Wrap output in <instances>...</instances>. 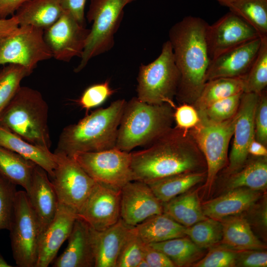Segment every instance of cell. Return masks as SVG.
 Returning a JSON list of instances; mask_svg holds the SVG:
<instances>
[{
  "label": "cell",
  "instance_id": "17",
  "mask_svg": "<svg viewBox=\"0 0 267 267\" xmlns=\"http://www.w3.org/2000/svg\"><path fill=\"white\" fill-rule=\"evenodd\" d=\"M163 213V203L147 183L132 180L121 189L120 217L128 225L135 226Z\"/></svg>",
  "mask_w": 267,
  "mask_h": 267
},
{
  "label": "cell",
  "instance_id": "15",
  "mask_svg": "<svg viewBox=\"0 0 267 267\" xmlns=\"http://www.w3.org/2000/svg\"><path fill=\"white\" fill-rule=\"evenodd\" d=\"M259 37L254 28L230 11L208 25L206 39L210 60L228 49Z\"/></svg>",
  "mask_w": 267,
  "mask_h": 267
},
{
  "label": "cell",
  "instance_id": "23",
  "mask_svg": "<svg viewBox=\"0 0 267 267\" xmlns=\"http://www.w3.org/2000/svg\"><path fill=\"white\" fill-rule=\"evenodd\" d=\"M260 195L259 191L247 188L232 189L203 203L202 208L206 217L220 220L245 211L253 205Z\"/></svg>",
  "mask_w": 267,
  "mask_h": 267
},
{
  "label": "cell",
  "instance_id": "47",
  "mask_svg": "<svg viewBox=\"0 0 267 267\" xmlns=\"http://www.w3.org/2000/svg\"><path fill=\"white\" fill-rule=\"evenodd\" d=\"M87 0H61L64 11L68 12L81 25L86 26L85 6Z\"/></svg>",
  "mask_w": 267,
  "mask_h": 267
},
{
  "label": "cell",
  "instance_id": "13",
  "mask_svg": "<svg viewBox=\"0 0 267 267\" xmlns=\"http://www.w3.org/2000/svg\"><path fill=\"white\" fill-rule=\"evenodd\" d=\"M90 29L81 25L68 12L44 30V40L56 60L70 62L75 56L81 57Z\"/></svg>",
  "mask_w": 267,
  "mask_h": 267
},
{
  "label": "cell",
  "instance_id": "38",
  "mask_svg": "<svg viewBox=\"0 0 267 267\" xmlns=\"http://www.w3.org/2000/svg\"><path fill=\"white\" fill-rule=\"evenodd\" d=\"M242 94L221 99L198 111L200 120L211 123H221L232 117L238 111Z\"/></svg>",
  "mask_w": 267,
  "mask_h": 267
},
{
  "label": "cell",
  "instance_id": "34",
  "mask_svg": "<svg viewBox=\"0 0 267 267\" xmlns=\"http://www.w3.org/2000/svg\"><path fill=\"white\" fill-rule=\"evenodd\" d=\"M228 7L254 28L260 37L267 36V0H235Z\"/></svg>",
  "mask_w": 267,
  "mask_h": 267
},
{
  "label": "cell",
  "instance_id": "25",
  "mask_svg": "<svg viewBox=\"0 0 267 267\" xmlns=\"http://www.w3.org/2000/svg\"><path fill=\"white\" fill-rule=\"evenodd\" d=\"M61 0H28L16 11L19 25L48 28L62 15Z\"/></svg>",
  "mask_w": 267,
  "mask_h": 267
},
{
  "label": "cell",
  "instance_id": "55",
  "mask_svg": "<svg viewBox=\"0 0 267 267\" xmlns=\"http://www.w3.org/2000/svg\"></svg>",
  "mask_w": 267,
  "mask_h": 267
},
{
  "label": "cell",
  "instance_id": "31",
  "mask_svg": "<svg viewBox=\"0 0 267 267\" xmlns=\"http://www.w3.org/2000/svg\"><path fill=\"white\" fill-rule=\"evenodd\" d=\"M244 92L242 78H219L207 81L192 105L199 111L212 103Z\"/></svg>",
  "mask_w": 267,
  "mask_h": 267
},
{
  "label": "cell",
  "instance_id": "18",
  "mask_svg": "<svg viewBox=\"0 0 267 267\" xmlns=\"http://www.w3.org/2000/svg\"><path fill=\"white\" fill-rule=\"evenodd\" d=\"M261 41V37L256 38L211 59L206 73V81L219 78H243L258 54Z\"/></svg>",
  "mask_w": 267,
  "mask_h": 267
},
{
  "label": "cell",
  "instance_id": "20",
  "mask_svg": "<svg viewBox=\"0 0 267 267\" xmlns=\"http://www.w3.org/2000/svg\"><path fill=\"white\" fill-rule=\"evenodd\" d=\"M67 246L52 264L54 267H94L92 228L77 217L68 238Z\"/></svg>",
  "mask_w": 267,
  "mask_h": 267
},
{
  "label": "cell",
  "instance_id": "52",
  "mask_svg": "<svg viewBox=\"0 0 267 267\" xmlns=\"http://www.w3.org/2000/svg\"><path fill=\"white\" fill-rule=\"evenodd\" d=\"M12 266L8 264L4 259L0 253V267H12Z\"/></svg>",
  "mask_w": 267,
  "mask_h": 267
},
{
  "label": "cell",
  "instance_id": "29",
  "mask_svg": "<svg viewBox=\"0 0 267 267\" xmlns=\"http://www.w3.org/2000/svg\"><path fill=\"white\" fill-rule=\"evenodd\" d=\"M206 177V171L177 174L150 183L148 185L163 204L183 194Z\"/></svg>",
  "mask_w": 267,
  "mask_h": 267
},
{
  "label": "cell",
  "instance_id": "50",
  "mask_svg": "<svg viewBox=\"0 0 267 267\" xmlns=\"http://www.w3.org/2000/svg\"><path fill=\"white\" fill-rule=\"evenodd\" d=\"M267 147L254 138L249 145L248 150V154L257 157H267Z\"/></svg>",
  "mask_w": 267,
  "mask_h": 267
},
{
  "label": "cell",
  "instance_id": "43",
  "mask_svg": "<svg viewBox=\"0 0 267 267\" xmlns=\"http://www.w3.org/2000/svg\"><path fill=\"white\" fill-rule=\"evenodd\" d=\"M254 127L255 139L267 146V95L265 90L260 94L255 114Z\"/></svg>",
  "mask_w": 267,
  "mask_h": 267
},
{
  "label": "cell",
  "instance_id": "22",
  "mask_svg": "<svg viewBox=\"0 0 267 267\" xmlns=\"http://www.w3.org/2000/svg\"><path fill=\"white\" fill-rule=\"evenodd\" d=\"M133 226L120 219L116 223L103 230L92 228L94 267H116L121 247Z\"/></svg>",
  "mask_w": 267,
  "mask_h": 267
},
{
  "label": "cell",
  "instance_id": "2",
  "mask_svg": "<svg viewBox=\"0 0 267 267\" xmlns=\"http://www.w3.org/2000/svg\"><path fill=\"white\" fill-rule=\"evenodd\" d=\"M208 24L201 18L187 16L169 32L175 61L179 73L176 99L193 104L206 82L210 62L206 33Z\"/></svg>",
  "mask_w": 267,
  "mask_h": 267
},
{
  "label": "cell",
  "instance_id": "5",
  "mask_svg": "<svg viewBox=\"0 0 267 267\" xmlns=\"http://www.w3.org/2000/svg\"><path fill=\"white\" fill-rule=\"evenodd\" d=\"M48 109L40 92L21 86L0 114V126L29 142L50 149Z\"/></svg>",
  "mask_w": 267,
  "mask_h": 267
},
{
  "label": "cell",
  "instance_id": "42",
  "mask_svg": "<svg viewBox=\"0 0 267 267\" xmlns=\"http://www.w3.org/2000/svg\"><path fill=\"white\" fill-rule=\"evenodd\" d=\"M114 92L107 81L94 84L88 88L83 93L79 102L87 110L102 104Z\"/></svg>",
  "mask_w": 267,
  "mask_h": 267
},
{
  "label": "cell",
  "instance_id": "21",
  "mask_svg": "<svg viewBox=\"0 0 267 267\" xmlns=\"http://www.w3.org/2000/svg\"><path fill=\"white\" fill-rule=\"evenodd\" d=\"M26 192L42 232L53 220L59 202L48 174L37 165L34 168L30 186Z\"/></svg>",
  "mask_w": 267,
  "mask_h": 267
},
{
  "label": "cell",
  "instance_id": "51",
  "mask_svg": "<svg viewBox=\"0 0 267 267\" xmlns=\"http://www.w3.org/2000/svg\"><path fill=\"white\" fill-rule=\"evenodd\" d=\"M221 5L228 7L229 5L235 0H215Z\"/></svg>",
  "mask_w": 267,
  "mask_h": 267
},
{
  "label": "cell",
  "instance_id": "33",
  "mask_svg": "<svg viewBox=\"0 0 267 267\" xmlns=\"http://www.w3.org/2000/svg\"><path fill=\"white\" fill-rule=\"evenodd\" d=\"M149 245L164 253L175 267L189 265L197 260L201 254V249L187 236Z\"/></svg>",
  "mask_w": 267,
  "mask_h": 267
},
{
  "label": "cell",
  "instance_id": "28",
  "mask_svg": "<svg viewBox=\"0 0 267 267\" xmlns=\"http://www.w3.org/2000/svg\"><path fill=\"white\" fill-rule=\"evenodd\" d=\"M163 208L164 214L186 227L207 218L196 191L181 194L163 203Z\"/></svg>",
  "mask_w": 267,
  "mask_h": 267
},
{
  "label": "cell",
  "instance_id": "3",
  "mask_svg": "<svg viewBox=\"0 0 267 267\" xmlns=\"http://www.w3.org/2000/svg\"><path fill=\"white\" fill-rule=\"evenodd\" d=\"M126 102L124 99L115 100L77 123L65 127L54 153L72 158L81 153L115 148L118 130Z\"/></svg>",
  "mask_w": 267,
  "mask_h": 267
},
{
  "label": "cell",
  "instance_id": "30",
  "mask_svg": "<svg viewBox=\"0 0 267 267\" xmlns=\"http://www.w3.org/2000/svg\"><path fill=\"white\" fill-rule=\"evenodd\" d=\"M36 164L18 153L0 146V175L27 192Z\"/></svg>",
  "mask_w": 267,
  "mask_h": 267
},
{
  "label": "cell",
  "instance_id": "41",
  "mask_svg": "<svg viewBox=\"0 0 267 267\" xmlns=\"http://www.w3.org/2000/svg\"><path fill=\"white\" fill-rule=\"evenodd\" d=\"M237 251L226 247L211 250L206 256L193 266L196 267H231L236 266Z\"/></svg>",
  "mask_w": 267,
  "mask_h": 267
},
{
  "label": "cell",
  "instance_id": "9",
  "mask_svg": "<svg viewBox=\"0 0 267 267\" xmlns=\"http://www.w3.org/2000/svg\"><path fill=\"white\" fill-rule=\"evenodd\" d=\"M236 115L237 113L232 117L221 123L200 120L199 124L189 131L204 158L206 166V186L209 188L226 162Z\"/></svg>",
  "mask_w": 267,
  "mask_h": 267
},
{
  "label": "cell",
  "instance_id": "4",
  "mask_svg": "<svg viewBox=\"0 0 267 267\" xmlns=\"http://www.w3.org/2000/svg\"><path fill=\"white\" fill-rule=\"evenodd\" d=\"M174 110L169 104H149L136 97L127 101L115 148L130 152L136 147L150 145L173 128Z\"/></svg>",
  "mask_w": 267,
  "mask_h": 267
},
{
  "label": "cell",
  "instance_id": "53",
  "mask_svg": "<svg viewBox=\"0 0 267 267\" xmlns=\"http://www.w3.org/2000/svg\"><path fill=\"white\" fill-rule=\"evenodd\" d=\"M137 267H149V266L146 261L144 259L142 260L139 263Z\"/></svg>",
  "mask_w": 267,
  "mask_h": 267
},
{
  "label": "cell",
  "instance_id": "49",
  "mask_svg": "<svg viewBox=\"0 0 267 267\" xmlns=\"http://www.w3.org/2000/svg\"><path fill=\"white\" fill-rule=\"evenodd\" d=\"M28 0H0V18L14 15L17 10Z\"/></svg>",
  "mask_w": 267,
  "mask_h": 267
},
{
  "label": "cell",
  "instance_id": "24",
  "mask_svg": "<svg viewBox=\"0 0 267 267\" xmlns=\"http://www.w3.org/2000/svg\"><path fill=\"white\" fill-rule=\"evenodd\" d=\"M0 146L14 151L44 169L52 177L56 155L49 149L33 144L0 126Z\"/></svg>",
  "mask_w": 267,
  "mask_h": 267
},
{
  "label": "cell",
  "instance_id": "54",
  "mask_svg": "<svg viewBox=\"0 0 267 267\" xmlns=\"http://www.w3.org/2000/svg\"><path fill=\"white\" fill-rule=\"evenodd\" d=\"M134 0H133V1H134Z\"/></svg>",
  "mask_w": 267,
  "mask_h": 267
},
{
  "label": "cell",
  "instance_id": "8",
  "mask_svg": "<svg viewBox=\"0 0 267 267\" xmlns=\"http://www.w3.org/2000/svg\"><path fill=\"white\" fill-rule=\"evenodd\" d=\"M13 257L19 267H36L42 229L26 191H17L9 229Z\"/></svg>",
  "mask_w": 267,
  "mask_h": 267
},
{
  "label": "cell",
  "instance_id": "19",
  "mask_svg": "<svg viewBox=\"0 0 267 267\" xmlns=\"http://www.w3.org/2000/svg\"><path fill=\"white\" fill-rule=\"evenodd\" d=\"M77 218L75 211L59 203L53 220L41 233L36 267H47L53 262L59 248L68 239Z\"/></svg>",
  "mask_w": 267,
  "mask_h": 267
},
{
  "label": "cell",
  "instance_id": "10",
  "mask_svg": "<svg viewBox=\"0 0 267 267\" xmlns=\"http://www.w3.org/2000/svg\"><path fill=\"white\" fill-rule=\"evenodd\" d=\"M72 158L96 182L121 189L133 180L131 152L113 148L81 153Z\"/></svg>",
  "mask_w": 267,
  "mask_h": 267
},
{
  "label": "cell",
  "instance_id": "14",
  "mask_svg": "<svg viewBox=\"0 0 267 267\" xmlns=\"http://www.w3.org/2000/svg\"><path fill=\"white\" fill-rule=\"evenodd\" d=\"M121 189L95 182L77 214L96 230H104L120 219Z\"/></svg>",
  "mask_w": 267,
  "mask_h": 267
},
{
  "label": "cell",
  "instance_id": "36",
  "mask_svg": "<svg viewBox=\"0 0 267 267\" xmlns=\"http://www.w3.org/2000/svg\"><path fill=\"white\" fill-rule=\"evenodd\" d=\"M185 233L201 249L211 247L222 240V222L218 220L207 217L187 227Z\"/></svg>",
  "mask_w": 267,
  "mask_h": 267
},
{
  "label": "cell",
  "instance_id": "44",
  "mask_svg": "<svg viewBox=\"0 0 267 267\" xmlns=\"http://www.w3.org/2000/svg\"><path fill=\"white\" fill-rule=\"evenodd\" d=\"M174 118L176 127L185 131L195 127L200 122L197 110L192 104L187 103H182L176 107Z\"/></svg>",
  "mask_w": 267,
  "mask_h": 267
},
{
  "label": "cell",
  "instance_id": "27",
  "mask_svg": "<svg viewBox=\"0 0 267 267\" xmlns=\"http://www.w3.org/2000/svg\"><path fill=\"white\" fill-rule=\"evenodd\" d=\"M134 227L137 235L145 244L186 236V227L164 213L152 216Z\"/></svg>",
  "mask_w": 267,
  "mask_h": 267
},
{
  "label": "cell",
  "instance_id": "11",
  "mask_svg": "<svg viewBox=\"0 0 267 267\" xmlns=\"http://www.w3.org/2000/svg\"><path fill=\"white\" fill-rule=\"evenodd\" d=\"M51 57L44 30L33 26H19L0 44V65L16 64L33 71L39 62Z\"/></svg>",
  "mask_w": 267,
  "mask_h": 267
},
{
  "label": "cell",
  "instance_id": "37",
  "mask_svg": "<svg viewBox=\"0 0 267 267\" xmlns=\"http://www.w3.org/2000/svg\"><path fill=\"white\" fill-rule=\"evenodd\" d=\"M33 72L26 67L9 64L0 71V114L21 87V81Z\"/></svg>",
  "mask_w": 267,
  "mask_h": 267
},
{
  "label": "cell",
  "instance_id": "1",
  "mask_svg": "<svg viewBox=\"0 0 267 267\" xmlns=\"http://www.w3.org/2000/svg\"><path fill=\"white\" fill-rule=\"evenodd\" d=\"M131 155L133 180L147 184L178 174L203 171L200 169L206 165L189 131L176 127Z\"/></svg>",
  "mask_w": 267,
  "mask_h": 267
},
{
  "label": "cell",
  "instance_id": "46",
  "mask_svg": "<svg viewBox=\"0 0 267 267\" xmlns=\"http://www.w3.org/2000/svg\"><path fill=\"white\" fill-rule=\"evenodd\" d=\"M144 259L149 267H175L172 261L163 252L149 244L144 247Z\"/></svg>",
  "mask_w": 267,
  "mask_h": 267
},
{
  "label": "cell",
  "instance_id": "45",
  "mask_svg": "<svg viewBox=\"0 0 267 267\" xmlns=\"http://www.w3.org/2000/svg\"><path fill=\"white\" fill-rule=\"evenodd\" d=\"M236 266L244 267H266L267 253L259 250L238 252Z\"/></svg>",
  "mask_w": 267,
  "mask_h": 267
},
{
  "label": "cell",
  "instance_id": "39",
  "mask_svg": "<svg viewBox=\"0 0 267 267\" xmlns=\"http://www.w3.org/2000/svg\"><path fill=\"white\" fill-rule=\"evenodd\" d=\"M144 245L133 226L121 247L116 267H137L143 259Z\"/></svg>",
  "mask_w": 267,
  "mask_h": 267
},
{
  "label": "cell",
  "instance_id": "12",
  "mask_svg": "<svg viewBox=\"0 0 267 267\" xmlns=\"http://www.w3.org/2000/svg\"><path fill=\"white\" fill-rule=\"evenodd\" d=\"M54 153L56 155V165L50 179L59 203L70 208L78 214L95 181L74 158L63 154Z\"/></svg>",
  "mask_w": 267,
  "mask_h": 267
},
{
  "label": "cell",
  "instance_id": "35",
  "mask_svg": "<svg viewBox=\"0 0 267 267\" xmlns=\"http://www.w3.org/2000/svg\"><path fill=\"white\" fill-rule=\"evenodd\" d=\"M261 39L258 54L249 71L242 78L243 92L260 94L267 86V36Z\"/></svg>",
  "mask_w": 267,
  "mask_h": 267
},
{
  "label": "cell",
  "instance_id": "48",
  "mask_svg": "<svg viewBox=\"0 0 267 267\" xmlns=\"http://www.w3.org/2000/svg\"><path fill=\"white\" fill-rule=\"evenodd\" d=\"M19 25L14 15L10 18H0V44L14 33Z\"/></svg>",
  "mask_w": 267,
  "mask_h": 267
},
{
  "label": "cell",
  "instance_id": "6",
  "mask_svg": "<svg viewBox=\"0 0 267 267\" xmlns=\"http://www.w3.org/2000/svg\"><path fill=\"white\" fill-rule=\"evenodd\" d=\"M176 66L169 40L162 45L160 55L152 62L141 64L137 77V98L151 104H169L175 108L179 82Z\"/></svg>",
  "mask_w": 267,
  "mask_h": 267
},
{
  "label": "cell",
  "instance_id": "7",
  "mask_svg": "<svg viewBox=\"0 0 267 267\" xmlns=\"http://www.w3.org/2000/svg\"><path fill=\"white\" fill-rule=\"evenodd\" d=\"M133 0H90L87 18L92 23L81 61L75 72L82 70L89 61L110 50L114 36L124 15V8Z\"/></svg>",
  "mask_w": 267,
  "mask_h": 267
},
{
  "label": "cell",
  "instance_id": "26",
  "mask_svg": "<svg viewBox=\"0 0 267 267\" xmlns=\"http://www.w3.org/2000/svg\"><path fill=\"white\" fill-rule=\"evenodd\" d=\"M223 219L221 241L224 247L237 251L265 248L245 218L235 215Z\"/></svg>",
  "mask_w": 267,
  "mask_h": 267
},
{
  "label": "cell",
  "instance_id": "16",
  "mask_svg": "<svg viewBox=\"0 0 267 267\" xmlns=\"http://www.w3.org/2000/svg\"><path fill=\"white\" fill-rule=\"evenodd\" d=\"M260 94L251 92L242 94L227 169L230 174L239 170L248 159V148L255 138L254 118Z\"/></svg>",
  "mask_w": 267,
  "mask_h": 267
},
{
  "label": "cell",
  "instance_id": "40",
  "mask_svg": "<svg viewBox=\"0 0 267 267\" xmlns=\"http://www.w3.org/2000/svg\"><path fill=\"white\" fill-rule=\"evenodd\" d=\"M16 185L0 175V230H9L16 193Z\"/></svg>",
  "mask_w": 267,
  "mask_h": 267
},
{
  "label": "cell",
  "instance_id": "32",
  "mask_svg": "<svg viewBox=\"0 0 267 267\" xmlns=\"http://www.w3.org/2000/svg\"><path fill=\"white\" fill-rule=\"evenodd\" d=\"M231 173L227 182L230 189L247 188L253 190H264L267 185V157H257Z\"/></svg>",
  "mask_w": 267,
  "mask_h": 267
}]
</instances>
